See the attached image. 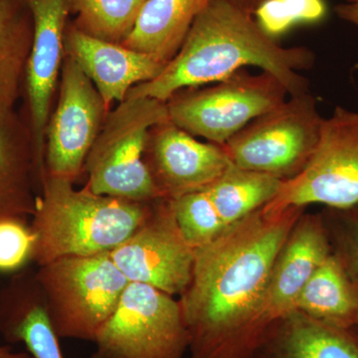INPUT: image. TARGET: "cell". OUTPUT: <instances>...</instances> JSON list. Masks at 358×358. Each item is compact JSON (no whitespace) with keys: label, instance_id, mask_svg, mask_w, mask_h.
<instances>
[{"label":"cell","instance_id":"cell-6","mask_svg":"<svg viewBox=\"0 0 358 358\" xmlns=\"http://www.w3.org/2000/svg\"><path fill=\"white\" fill-rule=\"evenodd\" d=\"M289 96L284 84L271 73L252 75L242 69L213 85L180 90L166 103L176 126L222 145Z\"/></svg>","mask_w":358,"mask_h":358},{"label":"cell","instance_id":"cell-14","mask_svg":"<svg viewBox=\"0 0 358 358\" xmlns=\"http://www.w3.org/2000/svg\"><path fill=\"white\" fill-rule=\"evenodd\" d=\"M331 254V241L322 214H303L271 271L255 320L256 346L270 327L296 310L308 280Z\"/></svg>","mask_w":358,"mask_h":358},{"label":"cell","instance_id":"cell-22","mask_svg":"<svg viewBox=\"0 0 358 358\" xmlns=\"http://www.w3.org/2000/svg\"><path fill=\"white\" fill-rule=\"evenodd\" d=\"M282 179L231 164L206 189L225 225L242 220L274 199Z\"/></svg>","mask_w":358,"mask_h":358},{"label":"cell","instance_id":"cell-28","mask_svg":"<svg viewBox=\"0 0 358 358\" xmlns=\"http://www.w3.org/2000/svg\"><path fill=\"white\" fill-rule=\"evenodd\" d=\"M341 20L358 26V0H346L334 8Z\"/></svg>","mask_w":358,"mask_h":358},{"label":"cell","instance_id":"cell-16","mask_svg":"<svg viewBox=\"0 0 358 358\" xmlns=\"http://www.w3.org/2000/svg\"><path fill=\"white\" fill-rule=\"evenodd\" d=\"M0 338L33 358H64L36 271L24 268L0 289Z\"/></svg>","mask_w":358,"mask_h":358},{"label":"cell","instance_id":"cell-12","mask_svg":"<svg viewBox=\"0 0 358 358\" xmlns=\"http://www.w3.org/2000/svg\"><path fill=\"white\" fill-rule=\"evenodd\" d=\"M74 0H25L33 18L31 50L24 88L27 117L37 162L45 176V131L65 58L64 35Z\"/></svg>","mask_w":358,"mask_h":358},{"label":"cell","instance_id":"cell-31","mask_svg":"<svg viewBox=\"0 0 358 358\" xmlns=\"http://www.w3.org/2000/svg\"><path fill=\"white\" fill-rule=\"evenodd\" d=\"M20 358H33L31 355H29L27 352H21V357Z\"/></svg>","mask_w":358,"mask_h":358},{"label":"cell","instance_id":"cell-3","mask_svg":"<svg viewBox=\"0 0 358 358\" xmlns=\"http://www.w3.org/2000/svg\"><path fill=\"white\" fill-rule=\"evenodd\" d=\"M152 203L76 189L69 179L46 174L30 223L32 262L40 267L65 257L110 253L141 225Z\"/></svg>","mask_w":358,"mask_h":358},{"label":"cell","instance_id":"cell-2","mask_svg":"<svg viewBox=\"0 0 358 358\" xmlns=\"http://www.w3.org/2000/svg\"><path fill=\"white\" fill-rule=\"evenodd\" d=\"M315 56L307 47H284L264 31L254 16L228 0H211L197 16L176 57L152 81L138 84L126 99L152 98L166 102L182 89L206 86L247 66L271 73L289 96L308 92L307 78Z\"/></svg>","mask_w":358,"mask_h":358},{"label":"cell","instance_id":"cell-9","mask_svg":"<svg viewBox=\"0 0 358 358\" xmlns=\"http://www.w3.org/2000/svg\"><path fill=\"white\" fill-rule=\"evenodd\" d=\"M319 203L346 209L358 204V112L336 107L322 120L317 147L298 176L282 180L264 210L281 213Z\"/></svg>","mask_w":358,"mask_h":358},{"label":"cell","instance_id":"cell-7","mask_svg":"<svg viewBox=\"0 0 358 358\" xmlns=\"http://www.w3.org/2000/svg\"><path fill=\"white\" fill-rule=\"evenodd\" d=\"M324 117L307 92L253 121L222 147L234 166L287 180L301 173L317 147Z\"/></svg>","mask_w":358,"mask_h":358},{"label":"cell","instance_id":"cell-18","mask_svg":"<svg viewBox=\"0 0 358 358\" xmlns=\"http://www.w3.org/2000/svg\"><path fill=\"white\" fill-rule=\"evenodd\" d=\"M249 358H358V327L331 326L294 310L268 329Z\"/></svg>","mask_w":358,"mask_h":358},{"label":"cell","instance_id":"cell-21","mask_svg":"<svg viewBox=\"0 0 358 358\" xmlns=\"http://www.w3.org/2000/svg\"><path fill=\"white\" fill-rule=\"evenodd\" d=\"M32 39L25 0H0V110H13L20 98Z\"/></svg>","mask_w":358,"mask_h":358},{"label":"cell","instance_id":"cell-29","mask_svg":"<svg viewBox=\"0 0 358 358\" xmlns=\"http://www.w3.org/2000/svg\"><path fill=\"white\" fill-rule=\"evenodd\" d=\"M231 4L241 9L242 11L254 16L256 11L268 0H228Z\"/></svg>","mask_w":358,"mask_h":358},{"label":"cell","instance_id":"cell-26","mask_svg":"<svg viewBox=\"0 0 358 358\" xmlns=\"http://www.w3.org/2000/svg\"><path fill=\"white\" fill-rule=\"evenodd\" d=\"M326 14V0H268L254 16L264 31L275 38L296 23L317 22Z\"/></svg>","mask_w":358,"mask_h":358},{"label":"cell","instance_id":"cell-11","mask_svg":"<svg viewBox=\"0 0 358 358\" xmlns=\"http://www.w3.org/2000/svg\"><path fill=\"white\" fill-rule=\"evenodd\" d=\"M110 256L129 282L179 296L192 279L195 249L181 234L171 200L160 199Z\"/></svg>","mask_w":358,"mask_h":358},{"label":"cell","instance_id":"cell-8","mask_svg":"<svg viewBox=\"0 0 358 358\" xmlns=\"http://www.w3.org/2000/svg\"><path fill=\"white\" fill-rule=\"evenodd\" d=\"M93 343L91 358H183L189 334L173 296L129 282Z\"/></svg>","mask_w":358,"mask_h":358},{"label":"cell","instance_id":"cell-5","mask_svg":"<svg viewBox=\"0 0 358 358\" xmlns=\"http://www.w3.org/2000/svg\"><path fill=\"white\" fill-rule=\"evenodd\" d=\"M36 275L59 338L92 343L129 282L110 253L58 259Z\"/></svg>","mask_w":358,"mask_h":358},{"label":"cell","instance_id":"cell-17","mask_svg":"<svg viewBox=\"0 0 358 358\" xmlns=\"http://www.w3.org/2000/svg\"><path fill=\"white\" fill-rule=\"evenodd\" d=\"M43 179L26 120L0 110V220L32 217Z\"/></svg>","mask_w":358,"mask_h":358},{"label":"cell","instance_id":"cell-27","mask_svg":"<svg viewBox=\"0 0 358 358\" xmlns=\"http://www.w3.org/2000/svg\"><path fill=\"white\" fill-rule=\"evenodd\" d=\"M35 236L27 218L0 220V273L20 272L32 262Z\"/></svg>","mask_w":358,"mask_h":358},{"label":"cell","instance_id":"cell-30","mask_svg":"<svg viewBox=\"0 0 358 358\" xmlns=\"http://www.w3.org/2000/svg\"><path fill=\"white\" fill-rule=\"evenodd\" d=\"M21 352H14L8 346L2 343V339L0 338V358H20Z\"/></svg>","mask_w":358,"mask_h":358},{"label":"cell","instance_id":"cell-25","mask_svg":"<svg viewBox=\"0 0 358 358\" xmlns=\"http://www.w3.org/2000/svg\"><path fill=\"white\" fill-rule=\"evenodd\" d=\"M331 245L358 294V204L346 209H331L322 214Z\"/></svg>","mask_w":358,"mask_h":358},{"label":"cell","instance_id":"cell-4","mask_svg":"<svg viewBox=\"0 0 358 358\" xmlns=\"http://www.w3.org/2000/svg\"><path fill=\"white\" fill-rule=\"evenodd\" d=\"M169 120L166 102L126 99L110 110L85 162V187L96 194L131 201L160 199L143 160L148 133Z\"/></svg>","mask_w":358,"mask_h":358},{"label":"cell","instance_id":"cell-13","mask_svg":"<svg viewBox=\"0 0 358 358\" xmlns=\"http://www.w3.org/2000/svg\"><path fill=\"white\" fill-rule=\"evenodd\" d=\"M143 160L159 199L206 189L232 164L222 145L201 143L171 119L148 133Z\"/></svg>","mask_w":358,"mask_h":358},{"label":"cell","instance_id":"cell-20","mask_svg":"<svg viewBox=\"0 0 358 358\" xmlns=\"http://www.w3.org/2000/svg\"><path fill=\"white\" fill-rule=\"evenodd\" d=\"M294 310L331 326L358 327L357 291L333 252L308 280Z\"/></svg>","mask_w":358,"mask_h":358},{"label":"cell","instance_id":"cell-23","mask_svg":"<svg viewBox=\"0 0 358 358\" xmlns=\"http://www.w3.org/2000/svg\"><path fill=\"white\" fill-rule=\"evenodd\" d=\"M147 0H74L73 21L92 36L122 44L133 30Z\"/></svg>","mask_w":358,"mask_h":358},{"label":"cell","instance_id":"cell-1","mask_svg":"<svg viewBox=\"0 0 358 358\" xmlns=\"http://www.w3.org/2000/svg\"><path fill=\"white\" fill-rule=\"evenodd\" d=\"M305 208L259 210L195 249L192 279L179 294L189 358H249L271 271Z\"/></svg>","mask_w":358,"mask_h":358},{"label":"cell","instance_id":"cell-10","mask_svg":"<svg viewBox=\"0 0 358 358\" xmlns=\"http://www.w3.org/2000/svg\"><path fill=\"white\" fill-rule=\"evenodd\" d=\"M110 110L79 66L65 55L55 110L45 131V171L75 181ZM45 174V176H46Z\"/></svg>","mask_w":358,"mask_h":358},{"label":"cell","instance_id":"cell-15","mask_svg":"<svg viewBox=\"0 0 358 358\" xmlns=\"http://www.w3.org/2000/svg\"><path fill=\"white\" fill-rule=\"evenodd\" d=\"M64 49L65 55L91 80L109 110L113 103L124 102L134 86L159 77L167 65L122 44L92 36L70 21Z\"/></svg>","mask_w":358,"mask_h":358},{"label":"cell","instance_id":"cell-19","mask_svg":"<svg viewBox=\"0 0 358 358\" xmlns=\"http://www.w3.org/2000/svg\"><path fill=\"white\" fill-rule=\"evenodd\" d=\"M211 0H147L124 46L169 64Z\"/></svg>","mask_w":358,"mask_h":358},{"label":"cell","instance_id":"cell-24","mask_svg":"<svg viewBox=\"0 0 358 358\" xmlns=\"http://www.w3.org/2000/svg\"><path fill=\"white\" fill-rule=\"evenodd\" d=\"M181 234L193 249L211 243L227 226L205 190L171 200Z\"/></svg>","mask_w":358,"mask_h":358}]
</instances>
